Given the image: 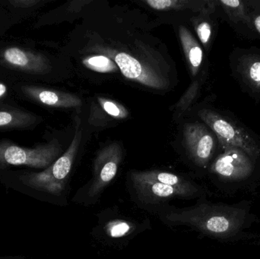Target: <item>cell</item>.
Here are the masks:
<instances>
[{
  "label": "cell",
  "mask_w": 260,
  "mask_h": 259,
  "mask_svg": "<svg viewBox=\"0 0 260 259\" xmlns=\"http://www.w3.org/2000/svg\"><path fill=\"white\" fill-rule=\"evenodd\" d=\"M157 214L168 226L188 227L215 238L236 235L242 229L247 217L244 209L206 202L183 208L167 205Z\"/></svg>",
  "instance_id": "1"
},
{
  "label": "cell",
  "mask_w": 260,
  "mask_h": 259,
  "mask_svg": "<svg viewBox=\"0 0 260 259\" xmlns=\"http://www.w3.org/2000/svg\"><path fill=\"white\" fill-rule=\"evenodd\" d=\"M82 130L77 127L67 150L50 167L41 172H25L18 176V191L35 199L49 202L64 199L70 173L79 150Z\"/></svg>",
  "instance_id": "2"
},
{
  "label": "cell",
  "mask_w": 260,
  "mask_h": 259,
  "mask_svg": "<svg viewBox=\"0 0 260 259\" xmlns=\"http://www.w3.org/2000/svg\"><path fill=\"white\" fill-rule=\"evenodd\" d=\"M122 157L123 152L118 143H111L102 149L94 161L92 179L79 191L74 201L88 205L96 203L107 187L115 179Z\"/></svg>",
  "instance_id": "3"
},
{
  "label": "cell",
  "mask_w": 260,
  "mask_h": 259,
  "mask_svg": "<svg viewBox=\"0 0 260 259\" xmlns=\"http://www.w3.org/2000/svg\"><path fill=\"white\" fill-rule=\"evenodd\" d=\"M62 155V147L56 139L36 147H24L7 140L0 141V169L9 167L46 169Z\"/></svg>",
  "instance_id": "4"
},
{
  "label": "cell",
  "mask_w": 260,
  "mask_h": 259,
  "mask_svg": "<svg viewBox=\"0 0 260 259\" xmlns=\"http://www.w3.org/2000/svg\"><path fill=\"white\" fill-rule=\"evenodd\" d=\"M201 120L210 128L221 145L238 147L251 159L260 157V144L245 129L218 113L209 109L199 112Z\"/></svg>",
  "instance_id": "5"
},
{
  "label": "cell",
  "mask_w": 260,
  "mask_h": 259,
  "mask_svg": "<svg viewBox=\"0 0 260 259\" xmlns=\"http://www.w3.org/2000/svg\"><path fill=\"white\" fill-rule=\"evenodd\" d=\"M129 191L133 200L144 209L156 213L175 199H189L179 190L156 181L142 177L137 171L129 173Z\"/></svg>",
  "instance_id": "6"
},
{
  "label": "cell",
  "mask_w": 260,
  "mask_h": 259,
  "mask_svg": "<svg viewBox=\"0 0 260 259\" xmlns=\"http://www.w3.org/2000/svg\"><path fill=\"white\" fill-rule=\"evenodd\" d=\"M221 146L224 152L212 163L211 172L227 180H241L249 177L253 171L251 158L238 147Z\"/></svg>",
  "instance_id": "7"
},
{
  "label": "cell",
  "mask_w": 260,
  "mask_h": 259,
  "mask_svg": "<svg viewBox=\"0 0 260 259\" xmlns=\"http://www.w3.org/2000/svg\"><path fill=\"white\" fill-rule=\"evenodd\" d=\"M183 138L190 159L198 167H206L215 152V135L202 123H188L183 128Z\"/></svg>",
  "instance_id": "8"
},
{
  "label": "cell",
  "mask_w": 260,
  "mask_h": 259,
  "mask_svg": "<svg viewBox=\"0 0 260 259\" xmlns=\"http://www.w3.org/2000/svg\"><path fill=\"white\" fill-rule=\"evenodd\" d=\"M0 60L9 68L29 74H47L51 70V64L47 56L21 47L5 48L0 53Z\"/></svg>",
  "instance_id": "9"
},
{
  "label": "cell",
  "mask_w": 260,
  "mask_h": 259,
  "mask_svg": "<svg viewBox=\"0 0 260 259\" xmlns=\"http://www.w3.org/2000/svg\"><path fill=\"white\" fill-rule=\"evenodd\" d=\"M109 57H113V60L117 64L123 76L130 80L154 89H164L168 87L163 76L151 67L144 65L131 55L120 52L111 53Z\"/></svg>",
  "instance_id": "10"
},
{
  "label": "cell",
  "mask_w": 260,
  "mask_h": 259,
  "mask_svg": "<svg viewBox=\"0 0 260 259\" xmlns=\"http://www.w3.org/2000/svg\"><path fill=\"white\" fill-rule=\"evenodd\" d=\"M144 228L147 227L122 216L104 214L99 220L96 234L105 241L118 243L130 240Z\"/></svg>",
  "instance_id": "11"
},
{
  "label": "cell",
  "mask_w": 260,
  "mask_h": 259,
  "mask_svg": "<svg viewBox=\"0 0 260 259\" xmlns=\"http://www.w3.org/2000/svg\"><path fill=\"white\" fill-rule=\"evenodd\" d=\"M23 94L34 101L45 106L57 108L77 107L82 105V100L74 94L56 90L48 89L35 85L21 87Z\"/></svg>",
  "instance_id": "12"
},
{
  "label": "cell",
  "mask_w": 260,
  "mask_h": 259,
  "mask_svg": "<svg viewBox=\"0 0 260 259\" xmlns=\"http://www.w3.org/2000/svg\"><path fill=\"white\" fill-rule=\"evenodd\" d=\"M137 173L139 176L145 179L173 187L184 193L189 199L197 197L202 193L201 189L197 184L175 173L157 170L137 171Z\"/></svg>",
  "instance_id": "13"
},
{
  "label": "cell",
  "mask_w": 260,
  "mask_h": 259,
  "mask_svg": "<svg viewBox=\"0 0 260 259\" xmlns=\"http://www.w3.org/2000/svg\"><path fill=\"white\" fill-rule=\"evenodd\" d=\"M42 121V118L32 113L9 106H0V130L31 129Z\"/></svg>",
  "instance_id": "14"
},
{
  "label": "cell",
  "mask_w": 260,
  "mask_h": 259,
  "mask_svg": "<svg viewBox=\"0 0 260 259\" xmlns=\"http://www.w3.org/2000/svg\"><path fill=\"white\" fill-rule=\"evenodd\" d=\"M179 33L182 47L191 72L192 76H196L203 63V49L192 36V33L184 26H180Z\"/></svg>",
  "instance_id": "15"
},
{
  "label": "cell",
  "mask_w": 260,
  "mask_h": 259,
  "mask_svg": "<svg viewBox=\"0 0 260 259\" xmlns=\"http://www.w3.org/2000/svg\"><path fill=\"white\" fill-rule=\"evenodd\" d=\"M237 70L243 82L252 91L260 94V56L249 54L243 56Z\"/></svg>",
  "instance_id": "16"
},
{
  "label": "cell",
  "mask_w": 260,
  "mask_h": 259,
  "mask_svg": "<svg viewBox=\"0 0 260 259\" xmlns=\"http://www.w3.org/2000/svg\"><path fill=\"white\" fill-rule=\"evenodd\" d=\"M217 3L222 7L232 22H242L250 29L254 28L248 7L246 6L244 2L239 0H221L217 2Z\"/></svg>",
  "instance_id": "17"
},
{
  "label": "cell",
  "mask_w": 260,
  "mask_h": 259,
  "mask_svg": "<svg viewBox=\"0 0 260 259\" xmlns=\"http://www.w3.org/2000/svg\"><path fill=\"white\" fill-rule=\"evenodd\" d=\"M86 68L100 73H114L118 71L117 64L109 56L105 55L87 56L82 61Z\"/></svg>",
  "instance_id": "18"
},
{
  "label": "cell",
  "mask_w": 260,
  "mask_h": 259,
  "mask_svg": "<svg viewBox=\"0 0 260 259\" xmlns=\"http://www.w3.org/2000/svg\"><path fill=\"white\" fill-rule=\"evenodd\" d=\"M98 100L103 110L113 118L123 120L129 117L127 109L120 103L105 97H99Z\"/></svg>",
  "instance_id": "19"
},
{
  "label": "cell",
  "mask_w": 260,
  "mask_h": 259,
  "mask_svg": "<svg viewBox=\"0 0 260 259\" xmlns=\"http://www.w3.org/2000/svg\"><path fill=\"white\" fill-rule=\"evenodd\" d=\"M145 3L151 9L158 11L180 10L190 8L192 2L187 0H146Z\"/></svg>",
  "instance_id": "20"
},
{
  "label": "cell",
  "mask_w": 260,
  "mask_h": 259,
  "mask_svg": "<svg viewBox=\"0 0 260 259\" xmlns=\"http://www.w3.org/2000/svg\"><path fill=\"white\" fill-rule=\"evenodd\" d=\"M195 29L199 39L205 47H207L212 39V24L207 21H199L196 23Z\"/></svg>",
  "instance_id": "21"
},
{
  "label": "cell",
  "mask_w": 260,
  "mask_h": 259,
  "mask_svg": "<svg viewBox=\"0 0 260 259\" xmlns=\"http://www.w3.org/2000/svg\"><path fill=\"white\" fill-rule=\"evenodd\" d=\"M199 88V84L197 82L194 83L193 85H192V86L189 88V89L188 90L186 94H185L183 98L182 99L181 102H180V106H182V108L183 109L192 101L194 97H196L197 94V91H198Z\"/></svg>",
  "instance_id": "22"
},
{
  "label": "cell",
  "mask_w": 260,
  "mask_h": 259,
  "mask_svg": "<svg viewBox=\"0 0 260 259\" xmlns=\"http://www.w3.org/2000/svg\"><path fill=\"white\" fill-rule=\"evenodd\" d=\"M9 3L13 7L28 9L39 5L41 3V0H10Z\"/></svg>",
  "instance_id": "23"
},
{
  "label": "cell",
  "mask_w": 260,
  "mask_h": 259,
  "mask_svg": "<svg viewBox=\"0 0 260 259\" xmlns=\"http://www.w3.org/2000/svg\"><path fill=\"white\" fill-rule=\"evenodd\" d=\"M91 1H86V0H81V1L71 2L69 6V9L71 12H80L81 9L85 6L91 3Z\"/></svg>",
  "instance_id": "24"
},
{
  "label": "cell",
  "mask_w": 260,
  "mask_h": 259,
  "mask_svg": "<svg viewBox=\"0 0 260 259\" xmlns=\"http://www.w3.org/2000/svg\"><path fill=\"white\" fill-rule=\"evenodd\" d=\"M251 19L253 27L256 29V31L260 34V14L252 15Z\"/></svg>",
  "instance_id": "25"
},
{
  "label": "cell",
  "mask_w": 260,
  "mask_h": 259,
  "mask_svg": "<svg viewBox=\"0 0 260 259\" xmlns=\"http://www.w3.org/2000/svg\"><path fill=\"white\" fill-rule=\"evenodd\" d=\"M7 85H6V84L1 83V82H0V99L6 97V94H7Z\"/></svg>",
  "instance_id": "26"
},
{
  "label": "cell",
  "mask_w": 260,
  "mask_h": 259,
  "mask_svg": "<svg viewBox=\"0 0 260 259\" xmlns=\"http://www.w3.org/2000/svg\"><path fill=\"white\" fill-rule=\"evenodd\" d=\"M0 259H26V256L21 255H5V256H0Z\"/></svg>",
  "instance_id": "27"
}]
</instances>
